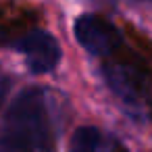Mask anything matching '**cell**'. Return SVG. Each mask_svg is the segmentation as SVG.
I'll use <instances>...</instances> for the list:
<instances>
[{"instance_id": "cell-1", "label": "cell", "mask_w": 152, "mask_h": 152, "mask_svg": "<svg viewBox=\"0 0 152 152\" xmlns=\"http://www.w3.org/2000/svg\"><path fill=\"white\" fill-rule=\"evenodd\" d=\"M7 133L25 140L40 152H48L50 119L44 90L25 88L7 113Z\"/></svg>"}, {"instance_id": "cell-3", "label": "cell", "mask_w": 152, "mask_h": 152, "mask_svg": "<svg viewBox=\"0 0 152 152\" xmlns=\"http://www.w3.org/2000/svg\"><path fill=\"white\" fill-rule=\"evenodd\" d=\"M15 48L25 56V63H27V69L36 75H42V73H48L52 71L58 61H61V46L58 42L46 34V31H29L27 36H23Z\"/></svg>"}, {"instance_id": "cell-4", "label": "cell", "mask_w": 152, "mask_h": 152, "mask_svg": "<svg viewBox=\"0 0 152 152\" xmlns=\"http://www.w3.org/2000/svg\"><path fill=\"white\" fill-rule=\"evenodd\" d=\"M104 77L110 90L131 108H142L146 98V77L133 65L108 63L104 67Z\"/></svg>"}, {"instance_id": "cell-6", "label": "cell", "mask_w": 152, "mask_h": 152, "mask_svg": "<svg viewBox=\"0 0 152 152\" xmlns=\"http://www.w3.org/2000/svg\"><path fill=\"white\" fill-rule=\"evenodd\" d=\"M7 92H9V79H7V75H4L2 71H0V104H2Z\"/></svg>"}, {"instance_id": "cell-5", "label": "cell", "mask_w": 152, "mask_h": 152, "mask_svg": "<svg viewBox=\"0 0 152 152\" xmlns=\"http://www.w3.org/2000/svg\"><path fill=\"white\" fill-rule=\"evenodd\" d=\"M0 152H40L31 144H27L21 137H15L11 133H4L0 137Z\"/></svg>"}, {"instance_id": "cell-2", "label": "cell", "mask_w": 152, "mask_h": 152, "mask_svg": "<svg viewBox=\"0 0 152 152\" xmlns=\"http://www.w3.org/2000/svg\"><path fill=\"white\" fill-rule=\"evenodd\" d=\"M75 38L90 54L96 56H108L121 44L117 27L98 15H81L75 21Z\"/></svg>"}]
</instances>
